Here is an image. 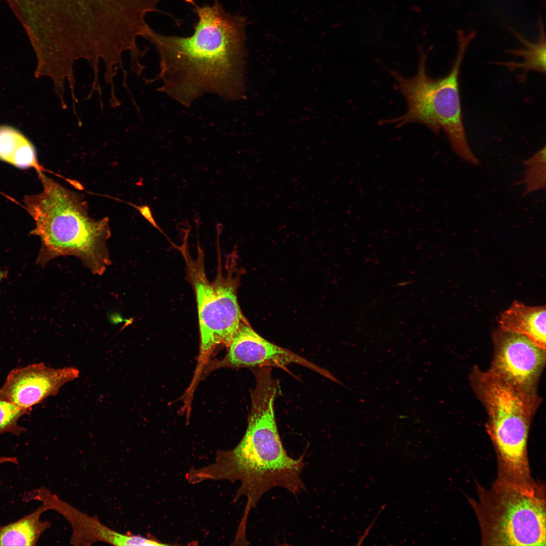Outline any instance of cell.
I'll return each instance as SVG.
<instances>
[{
  "label": "cell",
  "mask_w": 546,
  "mask_h": 546,
  "mask_svg": "<svg viewBox=\"0 0 546 546\" xmlns=\"http://www.w3.org/2000/svg\"><path fill=\"white\" fill-rule=\"evenodd\" d=\"M198 21L189 37L168 36L152 29L145 37L160 59L159 90L190 107L206 93L226 100L244 93L245 24L218 0L211 6H194Z\"/></svg>",
  "instance_id": "1"
},
{
  "label": "cell",
  "mask_w": 546,
  "mask_h": 546,
  "mask_svg": "<svg viewBox=\"0 0 546 546\" xmlns=\"http://www.w3.org/2000/svg\"><path fill=\"white\" fill-rule=\"evenodd\" d=\"M255 379L248 426L240 442L217 453L212 464L191 469L186 476L193 483L208 479L241 482L235 498L247 497L237 533L242 537L246 536L250 511L269 490L280 487L294 495L306 490L301 476L304 454L298 459L288 456L278 431L274 403L280 392L279 383L268 373H258Z\"/></svg>",
  "instance_id": "2"
},
{
  "label": "cell",
  "mask_w": 546,
  "mask_h": 546,
  "mask_svg": "<svg viewBox=\"0 0 546 546\" xmlns=\"http://www.w3.org/2000/svg\"><path fill=\"white\" fill-rule=\"evenodd\" d=\"M37 172L43 190L24 199L35 222L31 234L41 240L37 262L44 265L59 256L72 255L94 274L102 275L111 264L106 245L111 236L108 218L90 217L81 194L64 187L43 171Z\"/></svg>",
  "instance_id": "3"
},
{
  "label": "cell",
  "mask_w": 546,
  "mask_h": 546,
  "mask_svg": "<svg viewBox=\"0 0 546 546\" xmlns=\"http://www.w3.org/2000/svg\"><path fill=\"white\" fill-rule=\"evenodd\" d=\"M458 50L451 68L444 77L434 79L426 71V55L420 51L418 70L411 78L404 77L391 71L396 81V88L405 97L407 103L406 112L396 118L385 120L400 127L410 123L425 125L436 133L443 130L447 134L454 151L467 162L478 165L479 160L468 144L464 127L459 87L460 68L475 32L465 34L457 31Z\"/></svg>",
  "instance_id": "4"
},
{
  "label": "cell",
  "mask_w": 546,
  "mask_h": 546,
  "mask_svg": "<svg viewBox=\"0 0 546 546\" xmlns=\"http://www.w3.org/2000/svg\"><path fill=\"white\" fill-rule=\"evenodd\" d=\"M470 380L487 414L486 431L495 451L497 472L512 478L526 476L530 471L527 452L530 425L541 399L477 367L473 369Z\"/></svg>",
  "instance_id": "5"
},
{
  "label": "cell",
  "mask_w": 546,
  "mask_h": 546,
  "mask_svg": "<svg viewBox=\"0 0 546 546\" xmlns=\"http://www.w3.org/2000/svg\"><path fill=\"white\" fill-rule=\"evenodd\" d=\"M469 498L484 545H545V488L516 485L496 478L489 489L477 485Z\"/></svg>",
  "instance_id": "6"
},
{
  "label": "cell",
  "mask_w": 546,
  "mask_h": 546,
  "mask_svg": "<svg viewBox=\"0 0 546 546\" xmlns=\"http://www.w3.org/2000/svg\"><path fill=\"white\" fill-rule=\"evenodd\" d=\"M188 235L186 232L182 245L177 248L186 261L187 279L194 289L197 301L200 350L194 380L196 382L214 351L220 346L227 347L247 320L238 301L240 274L235 263L225 272L219 270L214 280L210 282L205 271L203 251L199 243L197 258L193 259L190 255Z\"/></svg>",
  "instance_id": "7"
},
{
  "label": "cell",
  "mask_w": 546,
  "mask_h": 546,
  "mask_svg": "<svg viewBox=\"0 0 546 546\" xmlns=\"http://www.w3.org/2000/svg\"><path fill=\"white\" fill-rule=\"evenodd\" d=\"M489 371L518 390L538 396L537 384L545 363V349L528 337L498 328L492 335Z\"/></svg>",
  "instance_id": "8"
},
{
  "label": "cell",
  "mask_w": 546,
  "mask_h": 546,
  "mask_svg": "<svg viewBox=\"0 0 546 546\" xmlns=\"http://www.w3.org/2000/svg\"><path fill=\"white\" fill-rule=\"evenodd\" d=\"M226 348V354L216 364L217 368L276 367L288 371L287 367L294 363L314 371L330 380L340 383L326 370L262 338L253 330L247 321L241 325Z\"/></svg>",
  "instance_id": "9"
},
{
  "label": "cell",
  "mask_w": 546,
  "mask_h": 546,
  "mask_svg": "<svg viewBox=\"0 0 546 546\" xmlns=\"http://www.w3.org/2000/svg\"><path fill=\"white\" fill-rule=\"evenodd\" d=\"M26 498L40 502L47 510L63 516L72 528L70 542L74 545H91L98 542L114 545H167L142 536L117 532L103 524L97 517L82 512L44 487L32 491Z\"/></svg>",
  "instance_id": "10"
},
{
  "label": "cell",
  "mask_w": 546,
  "mask_h": 546,
  "mask_svg": "<svg viewBox=\"0 0 546 546\" xmlns=\"http://www.w3.org/2000/svg\"><path fill=\"white\" fill-rule=\"evenodd\" d=\"M79 375V370L73 367L55 369L42 363L29 365L9 374L0 394L18 406L30 410L56 395L63 385Z\"/></svg>",
  "instance_id": "11"
},
{
  "label": "cell",
  "mask_w": 546,
  "mask_h": 546,
  "mask_svg": "<svg viewBox=\"0 0 546 546\" xmlns=\"http://www.w3.org/2000/svg\"><path fill=\"white\" fill-rule=\"evenodd\" d=\"M545 306L515 301L498 319L499 328L524 335L545 349Z\"/></svg>",
  "instance_id": "12"
},
{
  "label": "cell",
  "mask_w": 546,
  "mask_h": 546,
  "mask_svg": "<svg viewBox=\"0 0 546 546\" xmlns=\"http://www.w3.org/2000/svg\"><path fill=\"white\" fill-rule=\"evenodd\" d=\"M0 161L22 169L43 171L32 142L18 129L0 125Z\"/></svg>",
  "instance_id": "13"
},
{
  "label": "cell",
  "mask_w": 546,
  "mask_h": 546,
  "mask_svg": "<svg viewBox=\"0 0 546 546\" xmlns=\"http://www.w3.org/2000/svg\"><path fill=\"white\" fill-rule=\"evenodd\" d=\"M47 511L42 504L32 513L0 526V545H35L42 534L51 526L49 521L40 520Z\"/></svg>",
  "instance_id": "14"
},
{
  "label": "cell",
  "mask_w": 546,
  "mask_h": 546,
  "mask_svg": "<svg viewBox=\"0 0 546 546\" xmlns=\"http://www.w3.org/2000/svg\"><path fill=\"white\" fill-rule=\"evenodd\" d=\"M539 36L536 42H532L522 35L510 29L517 39L523 44L524 48L518 49H510L508 53L514 56L521 57L523 59L522 63L516 62H502L497 63L507 67L511 70L521 69L524 76L529 71L534 70L545 74L546 44L542 18L539 20Z\"/></svg>",
  "instance_id": "15"
},
{
  "label": "cell",
  "mask_w": 546,
  "mask_h": 546,
  "mask_svg": "<svg viewBox=\"0 0 546 546\" xmlns=\"http://www.w3.org/2000/svg\"><path fill=\"white\" fill-rule=\"evenodd\" d=\"M526 170L523 183L526 186V195L545 187V147L524 161Z\"/></svg>",
  "instance_id": "16"
},
{
  "label": "cell",
  "mask_w": 546,
  "mask_h": 546,
  "mask_svg": "<svg viewBox=\"0 0 546 546\" xmlns=\"http://www.w3.org/2000/svg\"><path fill=\"white\" fill-rule=\"evenodd\" d=\"M29 412L11 402L0 394V434L20 435L25 428L18 425L20 417Z\"/></svg>",
  "instance_id": "17"
},
{
  "label": "cell",
  "mask_w": 546,
  "mask_h": 546,
  "mask_svg": "<svg viewBox=\"0 0 546 546\" xmlns=\"http://www.w3.org/2000/svg\"><path fill=\"white\" fill-rule=\"evenodd\" d=\"M136 208L139 211V212L141 213V214L143 216V217L145 218H146L153 226H154L155 228H156L157 230H158V231H159L160 233H161L163 235H164L167 238L168 240H169L168 237L167 236V235L165 234V233L163 231V230L161 229V228L159 226V225L156 222V220H155V219H154V217L153 216V214L152 213L150 207L149 206H148V205H143V206H136Z\"/></svg>",
  "instance_id": "18"
},
{
  "label": "cell",
  "mask_w": 546,
  "mask_h": 546,
  "mask_svg": "<svg viewBox=\"0 0 546 546\" xmlns=\"http://www.w3.org/2000/svg\"><path fill=\"white\" fill-rule=\"evenodd\" d=\"M6 463L18 464V461L15 457H0V465Z\"/></svg>",
  "instance_id": "19"
},
{
  "label": "cell",
  "mask_w": 546,
  "mask_h": 546,
  "mask_svg": "<svg viewBox=\"0 0 546 546\" xmlns=\"http://www.w3.org/2000/svg\"><path fill=\"white\" fill-rule=\"evenodd\" d=\"M5 275H6L4 272L0 270V282L2 280V279L5 277Z\"/></svg>",
  "instance_id": "20"
}]
</instances>
